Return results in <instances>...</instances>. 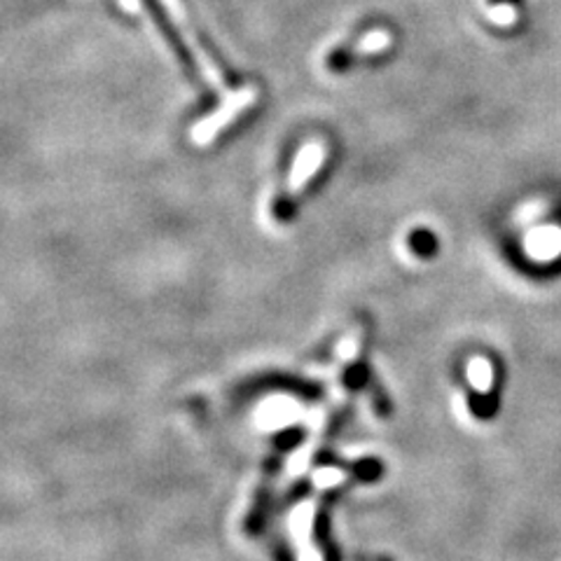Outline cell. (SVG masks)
<instances>
[{
    "label": "cell",
    "mask_w": 561,
    "mask_h": 561,
    "mask_svg": "<svg viewBox=\"0 0 561 561\" xmlns=\"http://www.w3.org/2000/svg\"><path fill=\"white\" fill-rule=\"evenodd\" d=\"M197 41H199V45L206 49L208 59L214 61V66L218 68V73H220V78L227 82V87H232V90H237V87L241 84V80L237 78V73L230 68V64H227V61L220 57V51L214 47V43L208 41V35H206L204 31H199V28H197Z\"/></svg>",
    "instance_id": "obj_4"
},
{
    "label": "cell",
    "mask_w": 561,
    "mask_h": 561,
    "mask_svg": "<svg viewBox=\"0 0 561 561\" xmlns=\"http://www.w3.org/2000/svg\"><path fill=\"white\" fill-rule=\"evenodd\" d=\"M140 5H144L146 12L150 14V20H152L154 28L160 31L162 41H164L167 47L171 49L173 59L179 61L185 80L197 90V96H199V115H206L210 108H216V105H218V96H216V92L210 90V87L204 82L202 70H199L195 57H192V51H190V47H187V43H185V38H183L181 28L175 26V22L171 20V14H169V10H167V5L162 3V0H140Z\"/></svg>",
    "instance_id": "obj_1"
},
{
    "label": "cell",
    "mask_w": 561,
    "mask_h": 561,
    "mask_svg": "<svg viewBox=\"0 0 561 561\" xmlns=\"http://www.w3.org/2000/svg\"><path fill=\"white\" fill-rule=\"evenodd\" d=\"M360 482H377L383 476V463L379 459H360L348 468Z\"/></svg>",
    "instance_id": "obj_6"
},
{
    "label": "cell",
    "mask_w": 561,
    "mask_h": 561,
    "mask_svg": "<svg viewBox=\"0 0 561 561\" xmlns=\"http://www.w3.org/2000/svg\"><path fill=\"white\" fill-rule=\"evenodd\" d=\"M302 428H290V433H286V435H280L278 437V445L284 447V449H288V447H293L295 443H300L302 440Z\"/></svg>",
    "instance_id": "obj_10"
},
{
    "label": "cell",
    "mask_w": 561,
    "mask_h": 561,
    "mask_svg": "<svg viewBox=\"0 0 561 561\" xmlns=\"http://www.w3.org/2000/svg\"><path fill=\"white\" fill-rule=\"evenodd\" d=\"M501 3H515V0H501Z\"/></svg>",
    "instance_id": "obj_12"
},
{
    "label": "cell",
    "mask_w": 561,
    "mask_h": 561,
    "mask_svg": "<svg viewBox=\"0 0 561 561\" xmlns=\"http://www.w3.org/2000/svg\"><path fill=\"white\" fill-rule=\"evenodd\" d=\"M101 5H103L105 10H108L119 24H125V26H136V20H134V16H131L125 8H122V5L117 3V0H101Z\"/></svg>",
    "instance_id": "obj_8"
},
{
    "label": "cell",
    "mask_w": 561,
    "mask_h": 561,
    "mask_svg": "<svg viewBox=\"0 0 561 561\" xmlns=\"http://www.w3.org/2000/svg\"><path fill=\"white\" fill-rule=\"evenodd\" d=\"M323 160H325V150L319 144L309 146L302 152L300 160H297L295 171L290 175L288 190L280 192V195L272 204V216H274V220L278 225H288L297 216V204H300V199H302V195L307 192L309 183L313 181V175L319 173Z\"/></svg>",
    "instance_id": "obj_2"
},
{
    "label": "cell",
    "mask_w": 561,
    "mask_h": 561,
    "mask_svg": "<svg viewBox=\"0 0 561 561\" xmlns=\"http://www.w3.org/2000/svg\"><path fill=\"white\" fill-rule=\"evenodd\" d=\"M410 249L421 255V257H428L435 253V237L428 232V230H416L412 237H410Z\"/></svg>",
    "instance_id": "obj_7"
},
{
    "label": "cell",
    "mask_w": 561,
    "mask_h": 561,
    "mask_svg": "<svg viewBox=\"0 0 561 561\" xmlns=\"http://www.w3.org/2000/svg\"><path fill=\"white\" fill-rule=\"evenodd\" d=\"M491 16H494L496 24H513L515 22V12L513 8H496L494 12H491Z\"/></svg>",
    "instance_id": "obj_11"
},
{
    "label": "cell",
    "mask_w": 561,
    "mask_h": 561,
    "mask_svg": "<svg viewBox=\"0 0 561 561\" xmlns=\"http://www.w3.org/2000/svg\"><path fill=\"white\" fill-rule=\"evenodd\" d=\"M346 383L351 386V389H360V386H365L367 383V370H365V367H360V365L348 367V370H346Z\"/></svg>",
    "instance_id": "obj_9"
},
{
    "label": "cell",
    "mask_w": 561,
    "mask_h": 561,
    "mask_svg": "<svg viewBox=\"0 0 561 561\" xmlns=\"http://www.w3.org/2000/svg\"><path fill=\"white\" fill-rule=\"evenodd\" d=\"M470 410L478 419H491L499 410V396L491 393V391L470 393Z\"/></svg>",
    "instance_id": "obj_5"
},
{
    "label": "cell",
    "mask_w": 561,
    "mask_h": 561,
    "mask_svg": "<svg viewBox=\"0 0 561 561\" xmlns=\"http://www.w3.org/2000/svg\"><path fill=\"white\" fill-rule=\"evenodd\" d=\"M389 45H391L389 33H383V31L367 33L365 38H363L358 45L332 51V55L328 57V68H330V70H335V73H346L348 68H354V66H356V61H358L360 57L377 55V51L386 49Z\"/></svg>",
    "instance_id": "obj_3"
}]
</instances>
